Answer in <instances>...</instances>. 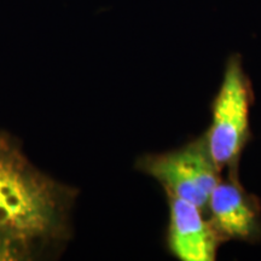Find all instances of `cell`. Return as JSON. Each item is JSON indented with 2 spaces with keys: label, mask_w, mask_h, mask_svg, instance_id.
Masks as SVG:
<instances>
[{
  "label": "cell",
  "mask_w": 261,
  "mask_h": 261,
  "mask_svg": "<svg viewBox=\"0 0 261 261\" xmlns=\"http://www.w3.org/2000/svg\"><path fill=\"white\" fill-rule=\"evenodd\" d=\"M138 168L155 178L166 195L191 202L204 213L212 191L221 179L203 136L180 149L145 155L138 161Z\"/></svg>",
  "instance_id": "3957f363"
},
{
  "label": "cell",
  "mask_w": 261,
  "mask_h": 261,
  "mask_svg": "<svg viewBox=\"0 0 261 261\" xmlns=\"http://www.w3.org/2000/svg\"><path fill=\"white\" fill-rule=\"evenodd\" d=\"M169 203L168 249L181 261H214L220 244L225 242L221 234L204 212L197 205L175 196L167 195Z\"/></svg>",
  "instance_id": "5b68a950"
},
{
  "label": "cell",
  "mask_w": 261,
  "mask_h": 261,
  "mask_svg": "<svg viewBox=\"0 0 261 261\" xmlns=\"http://www.w3.org/2000/svg\"><path fill=\"white\" fill-rule=\"evenodd\" d=\"M63 190L0 136V234L24 247L54 236L64 211Z\"/></svg>",
  "instance_id": "6da1fadb"
},
{
  "label": "cell",
  "mask_w": 261,
  "mask_h": 261,
  "mask_svg": "<svg viewBox=\"0 0 261 261\" xmlns=\"http://www.w3.org/2000/svg\"><path fill=\"white\" fill-rule=\"evenodd\" d=\"M27 247L0 234V261L19 260L27 255Z\"/></svg>",
  "instance_id": "8992f818"
},
{
  "label": "cell",
  "mask_w": 261,
  "mask_h": 261,
  "mask_svg": "<svg viewBox=\"0 0 261 261\" xmlns=\"http://www.w3.org/2000/svg\"><path fill=\"white\" fill-rule=\"evenodd\" d=\"M252 83L240 55L226 62L223 83L212 104V122L203 135L211 158L220 172L237 173L238 162L250 136Z\"/></svg>",
  "instance_id": "7a4b0ae2"
},
{
  "label": "cell",
  "mask_w": 261,
  "mask_h": 261,
  "mask_svg": "<svg viewBox=\"0 0 261 261\" xmlns=\"http://www.w3.org/2000/svg\"><path fill=\"white\" fill-rule=\"evenodd\" d=\"M211 223L228 240L255 242L261 238V203L238 180V173L228 172L220 179L208 201Z\"/></svg>",
  "instance_id": "277c9868"
}]
</instances>
